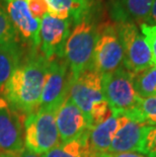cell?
<instances>
[{
	"label": "cell",
	"mask_w": 156,
	"mask_h": 157,
	"mask_svg": "<svg viewBox=\"0 0 156 157\" xmlns=\"http://www.w3.org/2000/svg\"><path fill=\"white\" fill-rule=\"evenodd\" d=\"M49 61L39 51H29L13 72L0 95L14 111L28 116L38 109Z\"/></svg>",
	"instance_id": "6da1fadb"
},
{
	"label": "cell",
	"mask_w": 156,
	"mask_h": 157,
	"mask_svg": "<svg viewBox=\"0 0 156 157\" xmlns=\"http://www.w3.org/2000/svg\"><path fill=\"white\" fill-rule=\"evenodd\" d=\"M98 10L99 7L91 9L72 25L64 47V59L72 77H77L86 69L91 68L97 36Z\"/></svg>",
	"instance_id": "7a4b0ae2"
},
{
	"label": "cell",
	"mask_w": 156,
	"mask_h": 157,
	"mask_svg": "<svg viewBox=\"0 0 156 157\" xmlns=\"http://www.w3.org/2000/svg\"><path fill=\"white\" fill-rule=\"evenodd\" d=\"M69 98L83 113L89 128L98 125L112 113L102 91L101 75L93 68L72 77Z\"/></svg>",
	"instance_id": "3957f363"
},
{
	"label": "cell",
	"mask_w": 156,
	"mask_h": 157,
	"mask_svg": "<svg viewBox=\"0 0 156 157\" xmlns=\"http://www.w3.org/2000/svg\"><path fill=\"white\" fill-rule=\"evenodd\" d=\"M102 91L112 113L131 119L141 98L137 94L133 73L124 67L101 75Z\"/></svg>",
	"instance_id": "277c9868"
},
{
	"label": "cell",
	"mask_w": 156,
	"mask_h": 157,
	"mask_svg": "<svg viewBox=\"0 0 156 157\" xmlns=\"http://www.w3.org/2000/svg\"><path fill=\"white\" fill-rule=\"evenodd\" d=\"M56 112L36 109L25 118L24 145L35 154H44L61 143Z\"/></svg>",
	"instance_id": "5b68a950"
},
{
	"label": "cell",
	"mask_w": 156,
	"mask_h": 157,
	"mask_svg": "<svg viewBox=\"0 0 156 157\" xmlns=\"http://www.w3.org/2000/svg\"><path fill=\"white\" fill-rule=\"evenodd\" d=\"M123 61L124 51L117 22L107 21L98 23L91 68L104 75L121 68Z\"/></svg>",
	"instance_id": "8992f818"
},
{
	"label": "cell",
	"mask_w": 156,
	"mask_h": 157,
	"mask_svg": "<svg viewBox=\"0 0 156 157\" xmlns=\"http://www.w3.org/2000/svg\"><path fill=\"white\" fill-rule=\"evenodd\" d=\"M117 25L124 51V68L137 73L154 65L151 51L137 25L131 21H122Z\"/></svg>",
	"instance_id": "52a82bcc"
},
{
	"label": "cell",
	"mask_w": 156,
	"mask_h": 157,
	"mask_svg": "<svg viewBox=\"0 0 156 157\" xmlns=\"http://www.w3.org/2000/svg\"><path fill=\"white\" fill-rule=\"evenodd\" d=\"M72 74L64 58L49 61L38 109L57 111L69 96Z\"/></svg>",
	"instance_id": "ba28073f"
},
{
	"label": "cell",
	"mask_w": 156,
	"mask_h": 157,
	"mask_svg": "<svg viewBox=\"0 0 156 157\" xmlns=\"http://www.w3.org/2000/svg\"><path fill=\"white\" fill-rule=\"evenodd\" d=\"M72 28L70 19H62L47 13L41 19L40 53L48 61L64 58V47Z\"/></svg>",
	"instance_id": "9c48e42d"
},
{
	"label": "cell",
	"mask_w": 156,
	"mask_h": 157,
	"mask_svg": "<svg viewBox=\"0 0 156 157\" xmlns=\"http://www.w3.org/2000/svg\"><path fill=\"white\" fill-rule=\"evenodd\" d=\"M2 4L18 39L31 51H39L41 21L32 14L26 0H2Z\"/></svg>",
	"instance_id": "30bf717a"
},
{
	"label": "cell",
	"mask_w": 156,
	"mask_h": 157,
	"mask_svg": "<svg viewBox=\"0 0 156 157\" xmlns=\"http://www.w3.org/2000/svg\"><path fill=\"white\" fill-rule=\"evenodd\" d=\"M0 95V153L16 155L25 148V120Z\"/></svg>",
	"instance_id": "8fae6325"
},
{
	"label": "cell",
	"mask_w": 156,
	"mask_h": 157,
	"mask_svg": "<svg viewBox=\"0 0 156 157\" xmlns=\"http://www.w3.org/2000/svg\"><path fill=\"white\" fill-rule=\"evenodd\" d=\"M56 123L61 143L80 139L90 130L83 113L69 96L56 112Z\"/></svg>",
	"instance_id": "7c38bea8"
},
{
	"label": "cell",
	"mask_w": 156,
	"mask_h": 157,
	"mask_svg": "<svg viewBox=\"0 0 156 157\" xmlns=\"http://www.w3.org/2000/svg\"><path fill=\"white\" fill-rule=\"evenodd\" d=\"M148 126L147 124L133 121L127 117L121 116L120 126L115 133L108 153H140Z\"/></svg>",
	"instance_id": "4fadbf2b"
},
{
	"label": "cell",
	"mask_w": 156,
	"mask_h": 157,
	"mask_svg": "<svg viewBox=\"0 0 156 157\" xmlns=\"http://www.w3.org/2000/svg\"><path fill=\"white\" fill-rule=\"evenodd\" d=\"M121 116L111 113L105 121L90 128L87 135L89 156L108 153L115 133L120 126Z\"/></svg>",
	"instance_id": "5bb4252c"
},
{
	"label": "cell",
	"mask_w": 156,
	"mask_h": 157,
	"mask_svg": "<svg viewBox=\"0 0 156 157\" xmlns=\"http://www.w3.org/2000/svg\"><path fill=\"white\" fill-rule=\"evenodd\" d=\"M154 0H117L114 8L115 21H131L137 23H146L150 14Z\"/></svg>",
	"instance_id": "9a60e30c"
},
{
	"label": "cell",
	"mask_w": 156,
	"mask_h": 157,
	"mask_svg": "<svg viewBox=\"0 0 156 157\" xmlns=\"http://www.w3.org/2000/svg\"><path fill=\"white\" fill-rule=\"evenodd\" d=\"M22 60V50L18 42L0 44V93Z\"/></svg>",
	"instance_id": "2e32d148"
},
{
	"label": "cell",
	"mask_w": 156,
	"mask_h": 157,
	"mask_svg": "<svg viewBox=\"0 0 156 157\" xmlns=\"http://www.w3.org/2000/svg\"><path fill=\"white\" fill-rule=\"evenodd\" d=\"M87 135L70 142L60 143L41 157H89Z\"/></svg>",
	"instance_id": "e0dca14e"
},
{
	"label": "cell",
	"mask_w": 156,
	"mask_h": 157,
	"mask_svg": "<svg viewBox=\"0 0 156 157\" xmlns=\"http://www.w3.org/2000/svg\"><path fill=\"white\" fill-rule=\"evenodd\" d=\"M133 81L136 92L141 98L156 96V65L133 73Z\"/></svg>",
	"instance_id": "ac0fdd59"
},
{
	"label": "cell",
	"mask_w": 156,
	"mask_h": 157,
	"mask_svg": "<svg viewBox=\"0 0 156 157\" xmlns=\"http://www.w3.org/2000/svg\"><path fill=\"white\" fill-rule=\"evenodd\" d=\"M131 120L156 126V96L141 98Z\"/></svg>",
	"instance_id": "d6986e66"
},
{
	"label": "cell",
	"mask_w": 156,
	"mask_h": 157,
	"mask_svg": "<svg viewBox=\"0 0 156 157\" xmlns=\"http://www.w3.org/2000/svg\"><path fill=\"white\" fill-rule=\"evenodd\" d=\"M15 41H18V36L0 0V44Z\"/></svg>",
	"instance_id": "ffe728a7"
},
{
	"label": "cell",
	"mask_w": 156,
	"mask_h": 157,
	"mask_svg": "<svg viewBox=\"0 0 156 157\" xmlns=\"http://www.w3.org/2000/svg\"><path fill=\"white\" fill-rule=\"evenodd\" d=\"M140 153L147 157H156V126H148Z\"/></svg>",
	"instance_id": "44dd1931"
},
{
	"label": "cell",
	"mask_w": 156,
	"mask_h": 157,
	"mask_svg": "<svg viewBox=\"0 0 156 157\" xmlns=\"http://www.w3.org/2000/svg\"><path fill=\"white\" fill-rule=\"evenodd\" d=\"M141 33L147 42V45L151 51L152 60L156 65V25H150L147 23L140 25Z\"/></svg>",
	"instance_id": "7402d4cb"
},
{
	"label": "cell",
	"mask_w": 156,
	"mask_h": 157,
	"mask_svg": "<svg viewBox=\"0 0 156 157\" xmlns=\"http://www.w3.org/2000/svg\"><path fill=\"white\" fill-rule=\"evenodd\" d=\"M26 2L32 14L39 21H41L47 13H50L48 0H26Z\"/></svg>",
	"instance_id": "603a6c76"
},
{
	"label": "cell",
	"mask_w": 156,
	"mask_h": 157,
	"mask_svg": "<svg viewBox=\"0 0 156 157\" xmlns=\"http://www.w3.org/2000/svg\"><path fill=\"white\" fill-rule=\"evenodd\" d=\"M89 157H147L139 152H125V153H104V154L91 155Z\"/></svg>",
	"instance_id": "cb8c5ba5"
},
{
	"label": "cell",
	"mask_w": 156,
	"mask_h": 157,
	"mask_svg": "<svg viewBox=\"0 0 156 157\" xmlns=\"http://www.w3.org/2000/svg\"><path fill=\"white\" fill-rule=\"evenodd\" d=\"M146 23H147V25H156V0H154L153 4L151 6L150 14H149L148 21Z\"/></svg>",
	"instance_id": "d4e9b609"
},
{
	"label": "cell",
	"mask_w": 156,
	"mask_h": 157,
	"mask_svg": "<svg viewBox=\"0 0 156 157\" xmlns=\"http://www.w3.org/2000/svg\"><path fill=\"white\" fill-rule=\"evenodd\" d=\"M16 157H40L38 154H35L31 151H29L28 149L24 148L18 154H16Z\"/></svg>",
	"instance_id": "484cf974"
},
{
	"label": "cell",
	"mask_w": 156,
	"mask_h": 157,
	"mask_svg": "<svg viewBox=\"0 0 156 157\" xmlns=\"http://www.w3.org/2000/svg\"><path fill=\"white\" fill-rule=\"evenodd\" d=\"M0 157H16V155L11 153H0Z\"/></svg>",
	"instance_id": "4316f807"
}]
</instances>
